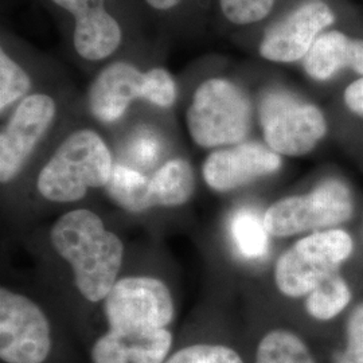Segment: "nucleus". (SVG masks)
<instances>
[{"label": "nucleus", "mask_w": 363, "mask_h": 363, "mask_svg": "<svg viewBox=\"0 0 363 363\" xmlns=\"http://www.w3.org/2000/svg\"><path fill=\"white\" fill-rule=\"evenodd\" d=\"M108 331L91 350V363H164L174 337V298L159 279L132 276L117 280L104 298Z\"/></svg>", "instance_id": "nucleus-1"}, {"label": "nucleus", "mask_w": 363, "mask_h": 363, "mask_svg": "<svg viewBox=\"0 0 363 363\" xmlns=\"http://www.w3.org/2000/svg\"><path fill=\"white\" fill-rule=\"evenodd\" d=\"M50 241L55 252L72 267L79 294L91 303L103 301L116 284L124 245L105 228L101 218L77 208L52 225Z\"/></svg>", "instance_id": "nucleus-2"}, {"label": "nucleus", "mask_w": 363, "mask_h": 363, "mask_svg": "<svg viewBox=\"0 0 363 363\" xmlns=\"http://www.w3.org/2000/svg\"><path fill=\"white\" fill-rule=\"evenodd\" d=\"M109 148L103 138L91 130L69 135L40 169L37 189L45 199L72 203L88 190L105 187L113 171Z\"/></svg>", "instance_id": "nucleus-3"}, {"label": "nucleus", "mask_w": 363, "mask_h": 363, "mask_svg": "<svg viewBox=\"0 0 363 363\" xmlns=\"http://www.w3.org/2000/svg\"><path fill=\"white\" fill-rule=\"evenodd\" d=\"M252 117L245 91L229 79L210 78L196 88L186 121L196 145L217 148L244 143Z\"/></svg>", "instance_id": "nucleus-4"}, {"label": "nucleus", "mask_w": 363, "mask_h": 363, "mask_svg": "<svg viewBox=\"0 0 363 363\" xmlns=\"http://www.w3.org/2000/svg\"><path fill=\"white\" fill-rule=\"evenodd\" d=\"M354 241L343 229H327L298 240L274 264V284L286 298H304L350 259Z\"/></svg>", "instance_id": "nucleus-5"}, {"label": "nucleus", "mask_w": 363, "mask_h": 363, "mask_svg": "<svg viewBox=\"0 0 363 363\" xmlns=\"http://www.w3.org/2000/svg\"><path fill=\"white\" fill-rule=\"evenodd\" d=\"M352 214L350 187L337 178H327L307 194L286 196L274 202L264 214V225L271 237L283 238L337 229L351 220Z\"/></svg>", "instance_id": "nucleus-6"}, {"label": "nucleus", "mask_w": 363, "mask_h": 363, "mask_svg": "<svg viewBox=\"0 0 363 363\" xmlns=\"http://www.w3.org/2000/svg\"><path fill=\"white\" fill-rule=\"evenodd\" d=\"M259 117L265 144L280 156L310 154L328 130L316 105L284 89H272L261 97Z\"/></svg>", "instance_id": "nucleus-7"}, {"label": "nucleus", "mask_w": 363, "mask_h": 363, "mask_svg": "<svg viewBox=\"0 0 363 363\" xmlns=\"http://www.w3.org/2000/svg\"><path fill=\"white\" fill-rule=\"evenodd\" d=\"M48 316L31 298L0 289V358L4 363H43L52 352Z\"/></svg>", "instance_id": "nucleus-8"}, {"label": "nucleus", "mask_w": 363, "mask_h": 363, "mask_svg": "<svg viewBox=\"0 0 363 363\" xmlns=\"http://www.w3.org/2000/svg\"><path fill=\"white\" fill-rule=\"evenodd\" d=\"M57 105L48 94L25 97L0 135V182L13 181L49 130Z\"/></svg>", "instance_id": "nucleus-9"}, {"label": "nucleus", "mask_w": 363, "mask_h": 363, "mask_svg": "<svg viewBox=\"0 0 363 363\" xmlns=\"http://www.w3.org/2000/svg\"><path fill=\"white\" fill-rule=\"evenodd\" d=\"M334 19L333 10L325 1H304L268 30L259 43V55L281 64L304 60L315 40L334 23Z\"/></svg>", "instance_id": "nucleus-10"}, {"label": "nucleus", "mask_w": 363, "mask_h": 363, "mask_svg": "<svg viewBox=\"0 0 363 363\" xmlns=\"http://www.w3.org/2000/svg\"><path fill=\"white\" fill-rule=\"evenodd\" d=\"M281 164V156L267 144L244 142L213 151L203 163L202 175L211 190L228 193L272 175Z\"/></svg>", "instance_id": "nucleus-11"}, {"label": "nucleus", "mask_w": 363, "mask_h": 363, "mask_svg": "<svg viewBox=\"0 0 363 363\" xmlns=\"http://www.w3.org/2000/svg\"><path fill=\"white\" fill-rule=\"evenodd\" d=\"M76 21L73 42L78 55L103 61L116 52L123 39L121 27L105 10V0H52Z\"/></svg>", "instance_id": "nucleus-12"}, {"label": "nucleus", "mask_w": 363, "mask_h": 363, "mask_svg": "<svg viewBox=\"0 0 363 363\" xmlns=\"http://www.w3.org/2000/svg\"><path fill=\"white\" fill-rule=\"evenodd\" d=\"M139 99L145 100V73L127 62L105 67L88 94L91 115L103 123L117 121Z\"/></svg>", "instance_id": "nucleus-13"}, {"label": "nucleus", "mask_w": 363, "mask_h": 363, "mask_svg": "<svg viewBox=\"0 0 363 363\" xmlns=\"http://www.w3.org/2000/svg\"><path fill=\"white\" fill-rule=\"evenodd\" d=\"M303 66L316 81H327L343 69H351L362 77L363 39L350 38L339 31L320 34L304 57Z\"/></svg>", "instance_id": "nucleus-14"}, {"label": "nucleus", "mask_w": 363, "mask_h": 363, "mask_svg": "<svg viewBox=\"0 0 363 363\" xmlns=\"http://www.w3.org/2000/svg\"><path fill=\"white\" fill-rule=\"evenodd\" d=\"M195 190L194 169L184 159L164 163L150 178V198L152 208H178L187 203Z\"/></svg>", "instance_id": "nucleus-15"}, {"label": "nucleus", "mask_w": 363, "mask_h": 363, "mask_svg": "<svg viewBox=\"0 0 363 363\" xmlns=\"http://www.w3.org/2000/svg\"><path fill=\"white\" fill-rule=\"evenodd\" d=\"M150 179L136 169L117 164L105 186L109 198L117 206L130 213H142L152 208L150 198Z\"/></svg>", "instance_id": "nucleus-16"}, {"label": "nucleus", "mask_w": 363, "mask_h": 363, "mask_svg": "<svg viewBox=\"0 0 363 363\" xmlns=\"http://www.w3.org/2000/svg\"><path fill=\"white\" fill-rule=\"evenodd\" d=\"M256 363H316L310 347L296 333L274 328L257 345Z\"/></svg>", "instance_id": "nucleus-17"}, {"label": "nucleus", "mask_w": 363, "mask_h": 363, "mask_svg": "<svg viewBox=\"0 0 363 363\" xmlns=\"http://www.w3.org/2000/svg\"><path fill=\"white\" fill-rule=\"evenodd\" d=\"M230 235L234 247L245 259H261L268 252L271 235L264 225V217L252 208H240L234 213Z\"/></svg>", "instance_id": "nucleus-18"}, {"label": "nucleus", "mask_w": 363, "mask_h": 363, "mask_svg": "<svg viewBox=\"0 0 363 363\" xmlns=\"http://www.w3.org/2000/svg\"><path fill=\"white\" fill-rule=\"evenodd\" d=\"M352 298L349 283L333 273L306 296V310L313 319L328 322L347 308Z\"/></svg>", "instance_id": "nucleus-19"}, {"label": "nucleus", "mask_w": 363, "mask_h": 363, "mask_svg": "<svg viewBox=\"0 0 363 363\" xmlns=\"http://www.w3.org/2000/svg\"><path fill=\"white\" fill-rule=\"evenodd\" d=\"M31 81L26 72L13 58L1 50L0 52V111L4 112L18 100L23 99L30 91Z\"/></svg>", "instance_id": "nucleus-20"}, {"label": "nucleus", "mask_w": 363, "mask_h": 363, "mask_svg": "<svg viewBox=\"0 0 363 363\" xmlns=\"http://www.w3.org/2000/svg\"><path fill=\"white\" fill-rule=\"evenodd\" d=\"M164 363H245L237 351L217 343H196L169 355Z\"/></svg>", "instance_id": "nucleus-21"}, {"label": "nucleus", "mask_w": 363, "mask_h": 363, "mask_svg": "<svg viewBox=\"0 0 363 363\" xmlns=\"http://www.w3.org/2000/svg\"><path fill=\"white\" fill-rule=\"evenodd\" d=\"M276 0H220L226 19L238 26L257 23L272 11Z\"/></svg>", "instance_id": "nucleus-22"}, {"label": "nucleus", "mask_w": 363, "mask_h": 363, "mask_svg": "<svg viewBox=\"0 0 363 363\" xmlns=\"http://www.w3.org/2000/svg\"><path fill=\"white\" fill-rule=\"evenodd\" d=\"M145 100L160 108H169L177 100V85L169 72L154 67L145 72Z\"/></svg>", "instance_id": "nucleus-23"}, {"label": "nucleus", "mask_w": 363, "mask_h": 363, "mask_svg": "<svg viewBox=\"0 0 363 363\" xmlns=\"http://www.w3.org/2000/svg\"><path fill=\"white\" fill-rule=\"evenodd\" d=\"M340 363H363V303L351 312L346 325V347Z\"/></svg>", "instance_id": "nucleus-24"}, {"label": "nucleus", "mask_w": 363, "mask_h": 363, "mask_svg": "<svg viewBox=\"0 0 363 363\" xmlns=\"http://www.w3.org/2000/svg\"><path fill=\"white\" fill-rule=\"evenodd\" d=\"M130 154L136 163L142 166H151L160 155V143L155 135L142 132L133 138L130 145Z\"/></svg>", "instance_id": "nucleus-25"}, {"label": "nucleus", "mask_w": 363, "mask_h": 363, "mask_svg": "<svg viewBox=\"0 0 363 363\" xmlns=\"http://www.w3.org/2000/svg\"><path fill=\"white\" fill-rule=\"evenodd\" d=\"M343 99L351 112L363 118V76L347 86Z\"/></svg>", "instance_id": "nucleus-26"}, {"label": "nucleus", "mask_w": 363, "mask_h": 363, "mask_svg": "<svg viewBox=\"0 0 363 363\" xmlns=\"http://www.w3.org/2000/svg\"><path fill=\"white\" fill-rule=\"evenodd\" d=\"M152 9L159 10V11H166L177 7L182 0H145Z\"/></svg>", "instance_id": "nucleus-27"}]
</instances>
